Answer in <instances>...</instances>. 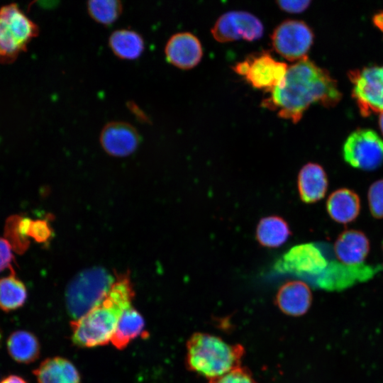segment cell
<instances>
[{
  "instance_id": "24",
  "label": "cell",
  "mask_w": 383,
  "mask_h": 383,
  "mask_svg": "<svg viewBox=\"0 0 383 383\" xmlns=\"http://www.w3.org/2000/svg\"><path fill=\"white\" fill-rule=\"evenodd\" d=\"M0 287V304L4 311L16 310L25 304L27 299L26 288L15 277L14 272L1 279Z\"/></svg>"
},
{
  "instance_id": "2",
  "label": "cell",
  "mask_w": 383,
  "mask_h": 383,
  "mask_svg": "<svg viewBox=\"0 0 383 383\" xmlns=\"http://www.w3.org/2000/svg\"><path fill=\"white\" fill-rule=\"evenodd\" d=\"M134 295L129 273L116 274L102 301L80 318L71 321L73 343L82 348L109 343L123 313L131 306Z\"/></svg>"
},
{
  "instance_id": "23",
  "label": "cell",
  "mask_w": 383,
  "mask_h": 383,
  "mask_svg": "<svg viewBox=\"0 0 383 383\" xmlns=\"http://www.w3.org/2000/svg\"><path fill=\"white\" fill-rule=\"evenodd\" d=\"M109 45L118 57L134 60L140 56L145 44L142 36L137 32L129 29H120L110 35Z\"/></svg>"
},
{
  "instance_id": "10",
  "label": "cell",
  "mask_w": 383,
  "mask_h": 383,
  "mask_svg": "<svg viewBox=\"0 0 383 383\" xmlns=\"http://www.w3.org/2000/svg\"><path fill=\"white\" fill-rule=\"evenodd\" d=\"M214 39L220 43L239 40L253 41L264 32L261 21L255 15L243 11H231L221 15L211 28Z\"/></svg>"
},
{
  "instance_id": "3",
  "label": "cell",
  "mask_w": 383,
  "mask_h": 383,
  "mask_svg": "<svg viewBox=\"0 0 383 383\" xmlns=\"http://www.w3.org/2000/svg\"><path fill=\"white\" fill-rule=\"evenodd\" d=\"M244 354L240 344H229L218 336L198 332L187 340L186 365L188 370L210 379L240 366Z\"/></svg>"
},
{
  "instance_id": "15",
  "label": "cell",
  "mask_w": 383,
  "mask_h": 383,
  "mask_svg": "<svg viewBox=\"0 0 383 383\" xmlns=\"http://www.w3.org/2000/svg\"><path fill=\"white\" fill-rule=\"evenodd\" d=\"M312 300V293L306 283L301 280H290L280 286L274 302L284 314L301 316L308 312Z\"/></svg>"
},
{
  "instance_id": "6",
  "label": "cell",
  "mask_w": 383,
  "mask_h": 383,
  "mask_svg": "<svg viewBox=\"0 0 383 383\" xmlns=\"http://www.w3.org/2000/svg\"><path fill=\"white\" fill-rule=\"evenodd\" d=\"M288 67L265 51L250 55L236 63L233 70L252 87L270 92L284 83Z\"/></svg>"
},
{
  "instance_id": "29",
  "label": "cell",
  "mask_w": 383,
  "mask_h": 383,
  "mask_svg": "<svg viewBox=\"0 0 383 383\" xmlns=\"http://www.w3.org/2000/svg\"><path fill=\"white\" fill-rule=\"evenodd\" d=\"M1 270L9 268L13 272L11 262L13 260L12 255L11 244L4 238H1Z\"/></svg>"
},
{
  "instance_id": "9",
  "label": "cell",
  "mask_w": 383,
  "mask_h": 383,
  "mask_svg": "<svg viewBox=\"0 0 383 383\" xmlns=\"http://www.w3.org/2000/svg\"><path fill=\"white\" fill-rule=\"evenodd\" d=\"M274 50L289 61H299L306 56L313 33L304 21L286 20L279 24L271 35Z\"/></svg>"
},
{
  "instance_id": "18",
  "label": "cell",
  "mask_w": 383,
  "mask_h": 383,
  "mask_svg": "<svg viewBox=\"0 0 383 383\" xmlns=\"http://www.w3.org/2000/svg\"><path fill=\"white\" fill-rule=\"evenodd\" d=\"M326 208L332 220L348 224L358 217L361 203L358 194L348 188H340L333 192L328 196Z\"/></svg>"
},
{
  "instance_id": "30",
  "label": "cell",
  "mask_w": 383,
  "mask_h": 383,
  "mask_svg": "<svg viewBox=\"0 0 383 383\" xmlns=\"http://www.w3.org/2000/svg\"><path fill=\"white\" fill-rule=\"evenodd\" d=\"M311 1L309 0L303 1H277V4L279 9L288 13H301L306 10L309 6Z\"/></svg>"
},
{
  "instance_id": "32",
  "label": "cell",
  "mask_w": 383,
  "mask_h": 383,
  "mask_svg": "<svg viewBox=\"0 0 383 383\" xmlns=\"http://www.w3.org/2000/svg\"><path fill=\"white\" fill-rule=\"evenodd\" d=\"M1 383H27V382L21 377L11 374L4 378Z\"/></svg>"
},
{
  "instance_id": "20",
  "label": "cell",
  "mask_w": 383,
  "mask_h": 383,
  "mask_svg": "<svg viewBox=\"0 0 383 383\" xmlns=\"http://www.w3.org/2000/svg\"><path fill=\"white\" fill-rule=\"evenodd\" d=\"M148 335L144 318L131 306L123 313L110 342L118 350H122L138 336L147 337Z\"/></svg>"
},
{
  "instance_id": "31",
  "label": "cell",
  "mask_w": 383,
  "mask_h": 383,
  "mask_svg": "<svg viewBox=\"0 0 383 383\" xmlns=\"http://www.w3.org/2000/svg\"><path fill=\"white\" fill-rule=\"evenodd\" d=\"M127 106L130 111L136 116L138 120H140L141 122L147 121V116L135 104L130 101L127 104Z\"/></svg>"
},
{
  "instance_id": "21",
  "label": "cell",
  "mask_w": 383,
  "mask_h": 383,
  "mask_svg": "<svg viewBox=\"0 0 383 383\" xmlns=\"http://www.w3.org/2000/svg\"><path fill=\"white\" fill-rule=\"evenodd\" d=\"M292 234L288 223L281 216H269L262 218L256 228V239L259 244L267 248L282 245Z\"/></svg>"
},
{
  "instance_id": "4",
  "label": "cell",
  "mask_w": 383,
  "mask_h": 383,
  "mask_svg": "<svg viewBox=\"0 0 383 383\" xmlns=\"http://www.w3.org/2000/svg\"><path fill=\"white\" fill-rule=\"evenodd\" d=\"M116 276L101 267H92L77 273L65 290V304L70 316L77 320L99 304L108 293Z\"/></svg>"
},
{
  "instance_id": "13",
  "label": "cell",
  "mask_w": 383,
  "mask_h": 383,
  "mask_svg": "<svg viewBox=\"0 0 383 383\" xmlns=\"http://www.w3.org/2000/svg\"><path fill=\"white\" fill-rule=\"evenodd\" d=\"M100 143L104 151L114 157H126L138 148L140 136L131 124L111 121L102 128Z\"/></svg>"
},
{
  "instance_id": "27",
  "label": "cell",
  "mask_w": 383,
  "mask_h": 383,
  "mask_svg": "<svg viewBox=\"0 0 383 383\" xmlns=\"http://www.w3.org/2000/svg\"><path fill=\"white\" fill-rule=\"evenodd\" d=\"M209 383H257L249 369L237 367L228 372L210 379Z\"/></svg>"
},
{
  "instance_id": "14",
  "label": "cell",
  "mask_w": 383,
  "mask_h": 383,
  "mask_svg": "<svg viewBox=\"0 0 383 383\" xmlns=\"http://www.w3.org/2000/svg\"><path fill=\"white\" fill-rule=\"evenodd\" d=\"M165 53L167 61L174 66L189 70L196 66L203 56L200 40L189 32L173 35L167 41Z\"/></svg>"
},
{
  "instance_id": "1",
  "label": "cell",
  "mask_w": 383,
  "mask_h": 383,
  "mask_svg": "<svg viewBox=\"0 0 383 383\" xmlns=\"http://www.w3.org/2000/svg\"><path fill=\"white\" fill-rule=\"evenodd\" d=\"M270 93L262 106L277 110L279 117L294 123L311 105L333 107L342 97L336 80L307 57L289 66L284 83Z\"/></svg>"
},
{
  "instance_id": "28",
  "label": "cell",
  "mask_w": 383,
  "mask_h": 383,
  "mask_svg": "<svg viewBox=\"0 0 383 383\" xmlns=\"http://www.w3.org/2000/svg\"><path fill=\"white\" fill-rule=\"evenodd\" d=\"M28 236L38 243L45 242L51 236V228L45 220H32Z\"/></svg>"
},
{
  "instance_id": "33",
  "label": "cell",
  "mask_w": 383,
  "mask_h": 383,
  "mask_svg": "<svg viewBox=\"0 0 383 383\" xmlns=\"http://www.w3.org/2000/svg\"><path fill=\"white\" fill-rule=\"evenodd\" d=\"M379 126L383 135V112L379 114Z\"/></svg>"
},
{
  "instance_id": "11",
  "label": "cell",
  "mask_w": 383,
  "mask_h": 383,
  "mask_svg": "<svg viewBox=\"0 0 383 383\" xmlns=\"http://www.w3.org/2000/svg\"><path fill=\"white\" fill-rule=\"evenodd\" d=\"M328 262L318 247L312 243L293 246L275 263L278 272L292 273L311 279L327 267Z\"/></svg>"
},
{
  "instance_id": "25",
  "label": "cell",
  "mask_w": 383,
  "mask_h": 383,
  "mask_svg": "<svg viewBox=\"0 0 383 383\" xmlns=\"http://www.w3.org/2000/svg\"><path fill=\"white\" fill-rule=\"evenodd\" d=\"M123 6L118 0H91L87 2L89 16L97 23L109 26L120 16Z\"/></svg>"
},
{
  "instance_id": "34",
  "label": "cell",
  "mask_w": 383,
  "mask_h": 383,
  "mask_svg": "<svg viewBox=\"0 0 383 383\" xmlns=\"http://www.w3.org/2000/svg\"><path fill=\"white\" fill-rule=\"evenodd\" d=\"M382 251H383V243H382Z\"/></svg>"
},
{
  "instance_id": "26",
  "label": "cell",
  "mask_w": 383,
  "mask_h": 383,
  "mask_svg": "<svg viewBox=\"0 0 383 383\" xmlns=\"http://www.w3.org/2000/svg\"><path fill=\"white\" fill-rule=\"evenodd\" d=\"M367 201L372 217L377 219L383 218V179L374 182L370 186Z\"/></svg>"
},
{
  "instance_id": "22",
  "label": "cell",
  "mask_w": 383,
  "mask_h": 383,
  "mask_svg": "<svg viewBox=\"0 0 383 383\" xmlns=\"http://www.w3.org/2000/svg\"><path fill=\"white\" fill-rule=\"evenodd\" d=\"M6 345L10 356L19 363L29 364L39 357L38 340L29 331L18 330L13 332L8 338Z\"/></svg>"
},
{
  "instance_id": "7",
  "label": "cell",
  "mask_w": 383,
  "mask_h": 383,
  "mask_svg": "<svg viewBox=\"0 0 383 383\" xmlns=\"http://www.w3.org/2000/svg\"><path fill=\"white\" fill-rule=\"evenodd\" d=\"M352 95L363 116L383 112V65L350 70Z\"/></svg>"
},
{
  "instance_id": "17",
  "label": "cell",
  "mask_w": 383,
  "mask_h": 383,
  "mask_svg": "<svg viewBox=\"0 0 383 383\" xmlns=\"http://www.w3.org/2000/svg\"><path fill=\"white\" fill-rule=\"evenodd\" d=\"M328 180L326 171L318 163L309 162L299 172L297 189L300 199L305 204H313L326 195Z\"/></svg>"
},
{
  "instance_id": "19",
  "label": "cell",
  "mask_w": 383,
  "mask_h": 383,
  "mask_svg": "<svg viewBox=\"0 0 383 383\" xmlns=\"http://www.w3.org/2000/svg\"><path fill=\"white\" fill-rule=\"evenodd\" d=\"M33 374L38 383H80V375L75 366L61 357L44 360Z\"/></svg>"
},
{
  "instance_id": "8",
  "label": "cell",
  "mask_w": 383,
  "mask_h": 383,
  "mask_svg": "<svg viewBox=\"0 0 383 383\" xmlns=\"http://www.w3.org/2000/svg\"><path fill=\"white\" fill-rule=\"evenodd\" d=\"M343 157L355 168L367 171L377 170L383 164V140L372 129L358 128L345 141Z\"/></svg>"
},
{
  "instance_id": "16",
  "label": "cell",
  "mask_w": 383,
  "mask_h": 383,
  "mask_svg": "<svg viewBox=\"0 0 383 383\" xmlns=\"http://www.w3.org/2000/svg\"><path fill=\"white\" fill-rule=\"evenodd\" d=\"M370 250V243L361 231L349 229L343 231L334 243L336 257L343 264L355 265L363 264Z\"/></svg>"
},
{
  "instance_id": "12",
  "label": "cell",
  "mask_w": 383,
  "mask_h": 383,
  "mask_svg": "<svg viewBox=\"0 0 383 383\" xmlns=\"http://www.w3.org/2000/svg\"><path fill=\"white\" fill-rule=\"evenodd\" d=\"M383 265L360 264L348 265L337 262H329L327 267L311 282L319 288L327 290L344 289L356 282L366 281L381 270Z\"/></svg>"
},
{
  "instance_id": "5",
  "label": "cell",
  "mask_w": 383,
  "mask_h": 383,
  "mask_svg": "<svg viewBox=\"0 0 383 383\" xmlns=\"http://www.w3.org/2000/svg\"><path fill=\"white\" fill-rule=\"evenodd\" d=\"M38 33V26L16 4L3 6L0 11L1 62H13L21 52L26 50L29 42Z\"/></svg>"
}]
</instances>
